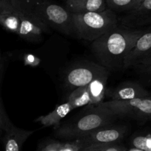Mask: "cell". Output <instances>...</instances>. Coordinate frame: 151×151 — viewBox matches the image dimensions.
Here are the masks:
<instances>
[{
	"label": "cell",
	"instance_id": "obj_1",
	"mask_svg": "<svg viewBox=\"0 0 151 151\" xmlns=\"http://www.w3.org/2000/svg\"><path fill=\"white\" fill-rule=\"evenodd\" d=\"M144 28L117 26L91 42V50L100 64L108 70L123 69L125 58L132 50Z\"/></svg>",
	"mask_w": 151,
	"mask_h": 151
},
{
	"label": "cell",
	"instance_id": "obj_2",
	"mask_svg": "<svg viewBox=\"0 0 151 151\" xmlns=\"http://www.w3.org/2000/svg\"><path fill=\"white\" fill-rule=\"evenodd\" d=\"M11 2L32 13L51 29L66 35L74 34L72 13L63 6L51 0H11Z\"/></svg>",
	"mask_w": 151,
	"mask_h": 151
},
{
	"label": "cell",
	"instance_id": "obj_3",
	"mask_svg": "<svg viewBox=\"0 0 151 151\" xmlns=\"http://www.w3.org/2000/svg\"><path fill=\"white\" fill-rule=\"evenodd\" d=\"M117 117L111 111L100 103L82 116L55 127V136L69 141L76 139L97 128L113 124Z\"/></svg>",
	"mask_w": 151,
	"mask_h": 151
},
{
	"label": "cell",
	"instance_id": "obj_4",
	"mask_svg": "<svg viewBox=\"0 0 151 151\" xmlns=\"http://www.w3.org/2000/svg\"><path fill=\"white\" fill-rule=\"evenodd\" d=\"M74 34L85 41L93 42L119 24L118 16L109 10L103 12L72 13Z\"/></svg>",
	"mask_w": 151,
	"mask_h": 151
},
{
	"label": "cell",
	"instance_id": "obj_5",
	"mask_svg": "<svg viewBox=\"0 0 151 151\" xmlns=\"http://www.w3.org/2000/svg\"><path fill=\"white\" fill-rule=\"evenodd\" d=\"M88 98L87 87H81L73 90L69 94L68 100L64 103L56 106L55 109L44 116H40L35 119L44 127L55 126L60 125V122L65 116L69 114L72 110L77 108L88 105Z\"/></svg>",
	"mask_w": 151,
	"mask_h": 151
},
{
	"label": "cell",
	"instance_id": "obj_6",
	"mask_svg": "<svg viewBox=\"0 0 151 151\" xmlns=\"http://www.w3.org/2000/svg\"><path fill=\"white\" fill-rule=\"evenodd\" d=\"M109 75V70L100 63L92 62L78 63L66 72L64 78L65 86L72 91L76 88L87 86L97 78Z\"/></svg>",
	"mask_w": 151,
	"mask_h": 151
},
{
	"label": "cell",
	"instance_id": "obj_7",
	"mask_svg": "<svg viewBox=\"0 0 151 151\" xmlns=\"http://www.w3.org/2000/svg\"><path fill=\"white\" fill-rule=\"evenodd\" d=\"M101 104L118 117L130 116L140 120L151 118V97L124 101L109 100Z\"/></svg>",
	"mask_w": 151,
	"mask_h": 151
},
{
	"label": "cell",
	"instance_id": "obj_8",
	"mask_svg": "<svg viewBox=\"0 0 151 151\" xmlns=\"http://www.w3.org/2000/svg\"><path fill=\"white\" fill-rule=\"evenodd\" d=\"M17 10L20 19V25L17 35L29 42H39L44 35L51 32L52 29L34 15L19 6L12 4Z\"/></svg>",
	"mask_w": 151,
	"mask_h": 151
},
{
	"label": "cell",
	"instance_id": "obj_9",
	"mask_svg": "<svg viewBox=\"0 0 151 151\" xmlns=\"http://www.w3.org/2000/svg\"><path fill=\"white\" fill-rule=\"evenodd\" d=\"M128 130L126 125L109 124L88 133L78 139L83 147L97 143H119L125 138Z\"/></svg>",
	"mask_w": 151,
	"mask_h": 151
},
{
	"label": "cell",
	"instance_id": "obj_10",
	"mask_svg": "<svg viewBox=\"0 0 151 151\" xmlns=\"http://www.w3.org/2000/svg\"><path fill=\"white\" fill-rule=\"evenodd\" d=\"M118 22L133 29L151 26V0H143L137 8L118 17Z\"/></svg>",
	"mask_w": 151,
	"mask_h": 151
},
{
	"label": "cell",
	"instance_id": "obj_11",
	"mask_svg": "<svg viewBox=\"0 0 151 151\" xmlns=\"http://www.w3.org/2000/svg\"><path fill=\"white\" fill-rule=\"evenodd\" d=\"M106 96L114 101H124L151 97L150 93L140 84L124 82L112 88H106Z\"/></svg>",
	"mask_w": 151,
	"mask_h": 151
},
{
	"label": "cell",
	"instance_id": "obj_12",
	"mask_svg": "<svg viewBox=\"0 0 151 151\" xmlns=\"http://www.w3.org/2000/svg\"><path fill=\"white\" fill-rule=\"evenodd\" d=\"M151 55V26L144 28L134 48L124 60L123 69L134 67L141 60Z\"/></svg>",
	"mask_w": 151,
	"mask_h": 151
},
{
	"label": "cell",
	"instance_id": "obj_13",
	"mask_svg": "<svg viewBox=\"0 0 151 151\" xmlns=\"http://www.w3.org/2000/svg\"><path fill=\"white\" fill-rule=\"evenodd\" d=\"M34 133V130H24L13 125L3 134L4 151H22L25 142Z\"/></svg>",
	"mask_w": 151,
	"mask_h": 151
},
{
	"label": "cell",
	"instance_id": "obj_14",
	"mask_svg": "<svg viewBox=\"0 0 151 151\" xmlns=\"http://www.w3.org/2000/svg\"><path fill=\"white\" fill-rule=\"evenodd\" d=\"M64 7L71 13L103 12L107 10L106 0H63Z\"/></svg>",
	"mask_w": 151,
	"mask_h": 151
},
{
	"label": "cell",
	"instance_id": "obj_15",
	"mask_svg": "<svg viewBox=\"0 0 151 151\" xmlns=\"http://www.w3.org/2000/svg\"><path fill=\"white\" fill-rule=\"evenodd\" d=\"M108 77L109 76H103L97 78L86 86L89 98V106H96L103 103L107 88L106 84Z\"/></svg>",
	"mask_w": 151,
	"mask_h": 151
},
{
	"label": "cell",
	"instance_id": "obj_16",
	"mask_svg": "<svg viewBox=\"0 0 151 151\" xmlns=\"http://www.w3.org/2000/svg\"><path fill=\"white\" fill-rule=\"evenodd\" d=\"M0 25L9 32L18 33L20 19L17 10L14 7L0 13Z\"/></svg>",
	"mask_w": 151,
	"mask_h": 151
},
{
	"label": "cell",
	"instance_id": "obj_17",
	"mask_svg": "<svg viewBox=\"0 0 151 151\" xmlns=\"http://www.w3.org/2000/svg\"><path fill=\"white\" fill-rule=\"evenodd\" d=\"M143 0H106L109 10L115 13H126L137 8Z\"/></svg>",
	"mask_w": 151,
	"mask_h": 151
},
{
	"label": "cell",
	"instance_id": "obj_18",
	"mask_svg": "<svg viewBox=\"0 0 151 151\" xmlns=\"http://www.w3.org/2000/svg\"><path fill=\"white\" fill-rule=\"evenodd\" d=\"M80 151H127V149L119 143H97L89 145Z\"/></svg>",
	"mask_w": 151,
	"mask_h": 151
},
{
	"label": "cell",
	"instance_id": "obj_19",
	"mask_svg": "<svg viewBox=\"0 0 151 151\" xmlns=\"http://www.w3.org/2000/svg\"><path fill=\"white\" fill-rule=\"evenodd\" d=\"M132 145L135 148L143 151H151V134L136 137L132 140Z\"/></svg>",
	"mask_w": 151,
	"mask_h": 151
},
{
	"label": "cell",
	"instance_id": "obj_20",
	"mask_svg": "<svg viewBox=\"0 0 151 151\" xmlns=\"http://www.w3.org/2000/svg\"><path fill=\"white\" fill-rule=\"evenodd\" d=\"M13 125L11 120L9 118L5 109L4 107L1 99L0 98V130L3 131V133L8 131Z\"/></svg>",
	"mask_w": 151,
	"mask_h": 151
},
{
	"label": "cell",
	"instance_id": "obj_21",
	"mask_svg": "<svg viewBox=\"0 0 151 151\" xmlns=\"http://www.w3.org/2000/svg\"><path fill=\"white\" fill-rule=\"evenodd\" d=\"M83 148V145L81 140L76 139L67 142L62 143L58 151H80Z\"/></svg>",
	"mask_w": 151,
	"mask_h": 151
},
{
	"label": "cell",
	"instance_id": "obj_22",
	"mask_svg": "<svg viewBox=\"0 0 151 151\" xmlns=\"http://www.w3.org/2000/svg\"><path fill=\"white\" fill-rule=\"evenodd\" d=\"M61 145L62 142H52L50 144L46 145L41 150V151H58Z\"/></svg>",
	"mask_w": 151,
	"mask_h": 151
},
{
	"label": "cell",
	"instance_id": "obj_23",
	"mask_svg": "<svg viewBox=\"0 0 151 151\" xmlns=\"http://www.w3.org/2000/svg\"><path fill=\"white\" fill-rule=\"evenodd\" d=\"M151 67V55L145 58L139 62L136 66H134V69H138V68H147Z\"/></svg>",
	"mask_w": 151,
	"mask_h": 151
},
{
	"label": "cell",
	"instance_id": "obj_24",
	"mask_svg": "<svg viewBox=\"0 0 151 151\" xmlns=\"http://www.w3.org/2000/svg\"><path fill=\"white\" fill-rule=\"evenodd\" d=\"M13 7L11 0H0V13Z\"/></svg>",
	"mask_w": 151,
	"mask_h": 151
},
{
	"label": "cell",
	"instance_id": "obj_25",
	"mask_svg": "<svg viewBox=\"0 0 151 151\" xmlns=\"http://www.w3.org/2000/svg\"><path fill=\"white\" fill-rule=\"evenodd\" d=\"M137 69V71L140 72V73L145 74V75H149V76H151V67H147V68H138Z\"/></svg>",
	"mask_w": 151,
	"mask_h": 151
},
{
	"label": "cell",
	"instance_id": "obj_26",
	"mask_svg": "<svg viewBox=\"0 0 151 151\" xmlns=\"http://www.w3.org/2000/svg\"><path fill=\"white\" fill-rule=\"evenodd\" d=\"M3 72H4V66H0V84L1 82V78H2Z\"/></svg>",
	"mask_w": 151,
	"mask_h": 151
},
{
	"label": "cell",
	"instance_id": "obj_27",
	"mask_svg": "<svg viewBox=\"0 0 151 151\" xmlns=\"http://www.w3.org/2000/svg\"><path fill=\"white\" fill-rule=\"evenodd\" d=\"M0 66H4V62H3L2 56H1V52H0Z\"/></svg>",
	"mask_w": 151,
	"mask_h": 151
},
{
	"label": "cell",
	"instance_id": "obj_28",
	"mask_svg": "<svg viewBox=\"0 0 151 151\" xmlns=\"http://www.w3.org/2000/svg\"><path fill=\"white\" fill-rule=\"evenodd\" d=\"M127 151H143V150H139V149H137V148H135V147H134V148H132V149H131V150H127Z\"/></svg>",
	"mask_w": 151,
	"mask_h": 151
},
{
	"label": "cell",
	"instance_id": "obj_29",
	"mask_svg": "<svg viewBox=\"0 0 151 151\" xmlns=\"http://www.w3.org/2000/svg\"><path fill=\"white\" fill-rule=\"evenodd\" d=\"M3 134H4V133H3V131H1V130H0V138H1V137H2Z\"/></svg>",
	"mask_w": 151,
	"mask_h": 151
}]
</instances>
